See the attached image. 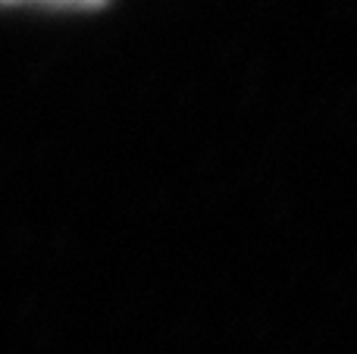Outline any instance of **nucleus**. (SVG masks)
Returning a JSON list of instances; mask_svg holds the SVG:
<instances>
[{
  "label": "nucleus",
  "mask_w": 357,
  "mask_h": 354,
  "mask_svg": "<svg viewBox=\"0 0 357 354\" xmlns=\"http://www.w3.org/2000/svg\"><path fill=\"white\" fill-rule=\"evenodd\" d=\"M0 3H47V6H100L107 0H0Z\"/></svg>",
  "instance_id": "nucleus-1"
}]
</instances>
